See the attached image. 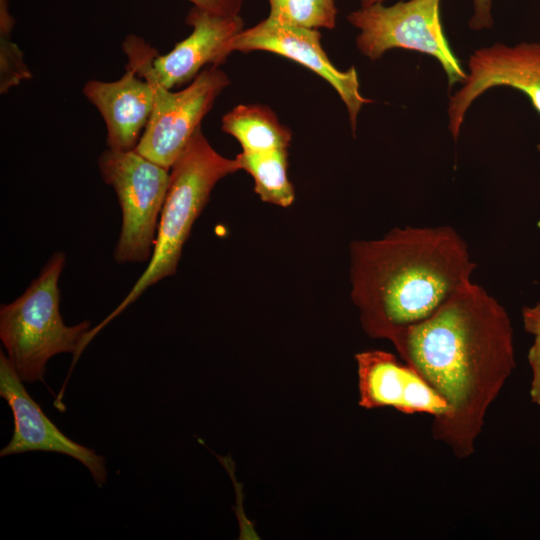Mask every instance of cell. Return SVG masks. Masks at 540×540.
I'll use <instances>...</instances> for the list:
<instances>
[{
    "instance_id": "cell-14",
    "label": "cell",
    "mask_w": 540,
    "mask_h": 540,
    "mask_svg": "<svg viewBox=\"0 0 540 540\" xmlns=\"http://www.w3.org/2000/svg\"><path fill=\"white\" fill-rule=\"evenodd\" d=\"M223 132L238 140L244 152L288 149L292 133L267 106L237 105L221 120Z\"/></svg>"
},
{
    "instance_id": "cell-17",
    "label": "cell",
    "mask_w": 540,
    "mask_h": 540,
    "mask_svg": "<svg viewBox=\"0 0 540 540\" xmlns=\"http://www.w3.org/2000/svg\"><path fill=\"white\" fill-rule=\"evenodd\" d=\"M15 19L9 9V0H0V93L32 78L20 47L13 40Z\"/></svg>"
},
{
    "instance_id": "cell-18",
    "label": "cell",
    "mask_w": 540,
    "mask_h": 540,
    "mask_svg": "<svg viewBox=\"0 0 540 540\" xmlns=\"http://www.w3.org/2000/svg\"><path fill=\"white\" fill-rule=\"evenodd\" d=\"M528 361L533 373L530 397L533 403L540 406V335L535 336L528 353Z\"/></svg>"
},
{
    "instance_id": "cell-10",
    "label": "cell",
    "mask_w": 540,
    "mask_h": 540,
    "mask_svg": "<svg viewBox=\"0 0 540 540\" xmlns=\"http://www.w3.org/2000/svg\"><path fill=\"white\" fill-rule=\"evenodd\" d=\"M8 356L0 353V396L14 418L13 435L0 456L30 452H57L80 461L100 487L106 482L105 458L65 436L27 392Z\"/></svg>"
},
{
    "instance_id": "cell-21",
    "label": "cell",
    "mask_w": 540,
    "mask_h": 540,
    "mask_svg": "<svg viewBox=\"0 0 540 540\" xmlns=\"http://www.w3.org/2000/svg\"><path fill=\"white\" fill-rule=\"evenodd\" d=\"M523 323L527 332L535 336L540 335V303L523 309Z\"/></svg>"
},
{
    "instance_id": "cell-16",
    "label": "cell",
    "mask_w": 540,
    "mask_h": 540,
    "mask_svg": "<svg viewBox=\"0 0 540 540\" xmlns=\"http://www.w3.org/2000/svg\"><path fill=\"white\" fill-rule=\"evenodd\" d=\"M268 17L276 21L308 29H334L337 7L335 0H268Z\"/></svg>"
},
{
    "instance_id": "cell-22",
    "label": "cell",
    "mask_w": 540,
    "mask_h": 540,
    "mask_svg": "<svg viewBox=\"0 0 540 540\" xmlns=\"http://www.w3.org/2000/svg\"><path fill=\"white\" fill-rule=\"evenodd\" d=\"M385 0H362L361 6H368L376 3H383Z\"/></svg>"
},
{
    "instance_id": "cell-1",
    "label": "cell",
    "mask_w": 540,
    "mask_h": 540,
    "mask_svg": "<svg viewBox=\"0 0 540 540\" xmlns=\"http://www.w3.org/2000/svg\"><path fill=\"white\" fill-rule=\"evenodd\" d=\"M450 405L434 434L458 456L472 452L489 404L515 367L513 329L503 306L470 282L392 342Z\"/></svg>"
},
{
    "instance_id": "cell-2",
    "label": "cell",
    "mask_w": 540,
    "mask_h": 540,
    "mask_svg": "<svg viewBox=\"0 0 540 540\" xmlns=\"http://www.w3.org/2000/svg\"><path fill=\"white\" fill-rule=\"evenodd\" d=\"M475 268L454 228H395L350 245V296L365 331L393 342L472 282Z\"/></svg>"
},
{
    "instance_id": "cell-15",
    "label": "cell",
    "mask_w": 540,
    "mask_h": 540,
    "mask_svg": "<svg viewBox=\"0 0 540 540\" xmlns=\"http://www.w3.org/2000/svg\"><path fill=\"white\" fill-rule=\"evenodd\" d=\"M235 158L241 170L252 176L254 190L262 201L281 207H288L293 203L295 193L287 173V149L268 152L242 151Z\"/></svg>"
},
{
    "instance_id": "cell-9",
    "label": "cell",
    "mask_w": 540,
    "mask_h": 540,
    "mask_svg": "<svg viewBox=\"0 0 540 540\" xmlns=\"http://www.w3.org/2000/svg\"><path fill=\"white\" fill-rule=\"evenodd\" d=\"M498 86L524 93L540 115V43H495L470 55L467 77L448 103V128L453 139L458 138L465 114L475 99Z\"/></svg>"
},
{
    "instance_id": "cell-12",
    "label": "cell",
    "mask_w": 540,
    "mask_h": 540,
    "mask_svg": "<svg viewBox=\"0 0 540 540\" xmlns=\"http://www.w3.org/2000/svg\"><path fill=\"white\" fill-rule=\"evenodd\" d=\"M186 23L192 32L164 55L153 60L158 82L167 89L186 84L206 65L219 67L229 56V45L244 29L240 15H222L193 6Z\"/></svg>"
},
{
    "instance_id": "cell-11",
    "label": "cell",
    "mask_w": 540,
    "mask_h": 540,
    "mask_svg": "<svg viewBox=\"0 0 540 540\" xmlns=\"http://www.w3.org/2000/svg\"><path fill=\"white\" fill-rule=\"evenodd\" d=\"M359 405L393 407L401 412L427 413L443 418L450 405L420 373L388 352L371 350L356 355Z\"/></svg>"
},
{
    "instance_id": "cell-4",
    "label": "cell",
    "mask_w": 540,
    "mask_h": 540,
    "mask_svg": "<svg viewBox=\"0 0 540 540\" xmlns=\"http://www.w3.org/2000/svg\"><path fill=\"white\" fill-rule=\"evenodd\" d=\"M66 257L54 253L25 292L0 308V338L23 382L42 381L48 360L72 353L73 364L82 353L89 321L64 324L60 314L58 280Z\"/></svg>"
},
{
    "instance_id": "cell-5",
    "label": "cell",
    "mask_w": 540,
    "mask_h": 540,
    "mask_svg": "<svg viewBox=\"0 0 540 540\" xmlns=\"http://www.w3.org/2000/svg\"><path fill=\"white\" fill-rule=\"evenodd\" d=\"M104 182L114 189L122 211L121 233L114 250L117 263L151 258L158 216L167 194L170 172L133 150L107 148L98 158Z\"/></svg>"
},
{
    "instance_id": "cell-20",
    "label": "cell",
    "mask_w": 540,
    "mask_h": 540,
    "mask_svg": "<svg viewBox=\"0 0 540 540\" xmlns=\"http://www.w3.org/2000/svg\"><path fill=\"white\" fill-rule=\"evenodd\" d=\"M473 15L469 21L472 30L489 29L493 26L492 0H472Z\"/></svg>"
},
{
    "instance_id": "cell-8",
    "label": "cell",
    "mask_w": 540,
    "mask_h": 540,
    "mask_svg": "<svg viewBox=\"0 0 540 540\" xmlns=\"http://www.w3.org/2000/svg\"><path fill=\"white\" fill-rule=\"evenodd\" d=\"M321 33L282 23L267 17L253 27L243 29L231 42L228 51L248 53L267 51L293 60L326 80L344 102L352 133L355 134L359 112L370 99L362 96L354 67L339 70L321 46Z\"/></svg>"
},
{
    "instance_id": "cell-19",
    "label": "cell",
    "mask_w": 540,
    "mask_h": 540,
    "mask_svg": "<svg viewBox=\"0 0 540 540\" xmlns=\"http://www.w3.org/2000/svg\"><path fill=\"white\" fill-rule=\"evenodd\" d=\"M193 6L222 15H239L244 0H187Z\"/></svg>"
},
{
    "instance_id": "cell-7",
    "label": "cell",
    "mask_w": 540,
    "mask_h": 540,
    "mask_svg": "<svg viewBox=\"0 0 540 540\" xmlns=\"http://www.w3.org/2000/svg\"><path fill=\"white\" fill-rule=\"evenodd\" d=\"M154 57L142 54L132 68L155 90V105L135 150L170 170L216 98L230 84L216 66L202 70L184 89L173 92L162 86L154 73Z\"/></svg>"
},
{
    "instance_id": "cell-3",
    "label": "cell",
    "mask_w": 540,
    "mask_h": 540,
    "mask_svg": "<svg viewBox=\"0 0 540 540\" xmlns=\"http://www.w3.org/2000/svg\"><path fill=\"white\" fill-rule=\"evenodd\" d=\"M170 169V182L148 267L119 306L98 326L90 329L86 336L87 342L133 303L146 288L176 272L184 243L195 220L205 208L214 186L225 176L241 170L236 158H226L210 145L201 126Z\"/></svg>"
},
{
    "instance_id": "cell-6",
    "label": "cell",
    "mask_w": 540,
    "mask_h": 540,
    "mask_svg": "<svg viewBox=\"0 0 540 540\" xmlns=\"http://www.w3.org/2000/svg\"><path fill=\"white\" fill-rule=\"evenodd\" d=\"M442 0H408L391 6L376 3L350 12L348 22L359 29L356 46L372 61L393 48L413 50L434 57L442 66L451 88L467 77L444 33Z\"/></svg>"
},
{
    "instance_id": "cell-13",
    "label": "cell",
    "mask_w": 540,
    "mask_h": 540,
    "mask_svg": "<svg viewBox=\"0 0 540 540\" xmlns=\"http://www.w3.org/2000/svg\"><path fill=\"white\" fill-rule=\"evenodd\" d=\"M82 92L105 122L108 148L135 149L153 112V86L126 66L118 80H89Z\"/></svg>"
}]
</instances>
